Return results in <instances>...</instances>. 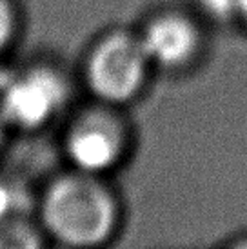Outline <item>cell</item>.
<instances>
[{"label":"cell","mask_w":247,"mask_h":249,"mask_svg":"<svg viewBox=\"0 0 247 249\" xmlns=\"http://www.w3.org/2000/svg\"><path fill=\"white\" fill-rule=\"evenodd\" d=\"M240 17H244V20L247 22V0H242V7H240Z\"/></svg>","instance_id":"obj_9"},{"label":"cell","mask_w":247,"mask_h":249,"mask_svg":"<svg viewBox=\"0 0 247 249\" xmlns=\"http://www.w3.org/2000/svg\"><path fill=\"white\" fill-rule=\"evenodd\" d=\"M66 88L55 73L33 70L13 78L2 91L0 115L9 124L33 129L55 117L64 104Z\"/></svg>","instance_id":"obj_3"},{"label":"cell","mask_w":247,"mask_h":249,"mask_svg":"<svg viewBox=\"0 0 247 249\" xmlns=\"http://www.w3.org/2000/svg\"><path fill=\"white\" fill-rule=\"evenodd\" d=\"M13 33V15L6 0H0V49L7 44Z\"/></svg>","instance_id":"obj_7"},{"label":"cell","mask_w":247,"mask_h":249,"mask_svg":"<svg viewBox=\"0 0 247 249\" xmlns=\"http://www.w3.org/2000/svg\"><path fill=\"white\" fill-rule=\"evenodd\" d=\"M49 233L71 246H96L115 228V204L96 182L84 177L62 178L49 187L42 204Z\"/></svg>","instance_id":"obj_1"},{"label":"cell","mask_w":247,"mask_h":249,"mask_svg":"<svg viewBox=\"0 0 247 249\" xmlns=\"http://www.w3.org/2000/svg\"><path fill=\"white\" fill-rule=\"evenodd\" d=\"M202 4L214 17H233L240 15L242 0H202Z\"/></svg>","instance_id":"obj_6"},{"label":"cell","mask_w":247,"mask_h":249,"mask_svg":"<svg viewBox=\"0 0 247 249\" xmlns=\"http://www.w3.org/2000/svg\"><path fill=\"white\" fill-rule=\"evenodd\" d=\"M2 122H4V118L0 115V140H2Z\"/></svg>","instance_id":"obj_10"},{"label":"cell","mask_w":247,"mask_h":249,"mask_svg":"<svg viewBox=\"0 0 247 249\" xmlns=\"http://www.w3.org/2000/svg\"><path fill=\"white\" fill-rule=\"evenodd\" d=\"M66 149L76 169L89 177L117 164L122 153V139L109 120L91 117L71 131Z\"/></svg>","instance_id":"obj_4"},{"label":"cell","mask_w":247,"mask_h":249,"mask_svg":"<svg viewBox=\"0 0 247 249\" xmlns=\"http://www.w3.org/2000/svg\"><path fill=\"white\" fill-rule=\"evenodd\" d=\"M15 206H17V196L13 189L4 182H0V224L9 220V214L15 211Z\"/></svg>","instance_id":"obj_8"},{"label":"cell","mask_w":247,"mask_h":249,"mask_svg":"<svg viewBox=\"0 0 247 249\" xmlns=\"http://www.w3.org/2000/svg\"><path fill=\"white\" fill-rule=\"evenodd\" d=\"M149 64L140 40L113 35L93 51L88 64V82L96 97L124 102L142 86Z\"/></svg>","instance_id":"obj_2"},{"label":"cell","mask_w":247,"mask_h":249,"mask_svg":"<svg viewBox=\"0 0 247 249\" xmlns=\"http://www.w3.org/2000/svg\"><path fill=\"white\" fill-rule=\"evenodd\" d=\"M140 44L149 62L176 68L194 55L198 36L191 22L176 15H167L149 24Z\"/></svg>","instance_id":"obj_5"}]
</instances>
